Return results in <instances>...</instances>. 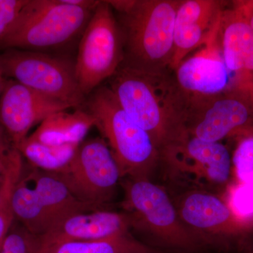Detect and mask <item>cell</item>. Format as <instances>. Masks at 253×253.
<instances>
[{
	"label": "cell",
	"mask_w": 253,
	"mask_h": 253,
	"mask_svg": "<svg viewBox=\"0 0 253 253\" xmlns=\"http://www.w3.org/2000/svg\"><path fill=\"white\" fill-rule=\"evenodd\" d=\"M109 81L118 104L148 133L159 152L186 134L189 98L176 84L172 71L148 74L120 67Z\"/></svg>",
	"instance_id": "obj_1"
},
{
	"label": "cell",
	"mask_w": 253,
	"mask_h": 253,
	"mask_svg": "<svg viewBox=\"0 0 253 253\" xmlns=\"http://www.w3.org/2000/svg\"><path fill=\"white\" fill-rule=\"evenodd\" d=\"M181 0L108 1L122 32L121 67L141 73L172 72L174 29Z\"/></svg>",
	"instance_id": "obj_2"
},
{
	"label": "cell",
	"mask_w": 253,
	"mask_h": 253,
	"mask_svg": "<svg viewBox=\"0 0 253 253\" xmlns=\"http://www.w3.org/2000/svg\"><path fill=\"white\" fill-rule=\"evenodd\" d=\"M83 106L94 117L95 126L107 143L121 178L149 180L160 162L159 151L148 133L121 107L109 86L95 89Z\"/></svg>",
	"instance_id": "obj_3"
},
{
	"label": "cell",
	"mask_w": 253,
	"mask_h": 253,
	"mask_svg": "<svg viewBox=\"0 0 253 253\" xmlns=\"http://www.w3.org/2000/svg\"><path fill=\"white\" fill-rule=\"evenodd\" d=\"M94 11L63 0H27L0 41V49H59L82 36Z\"/></svg>",
	"instance_id": "obj_4"
},
{
	"label": "cell",
	"mask_w": 253,
	"mask_h": 253,
	"mask_svg": "<svg viewBox=\"0 0 253 253\" xmlns=\"http://www.w3.org/2000/svg\"><path fill=\"white\" fill-rule=\"evenodd\" d=\"M5 78L71 108L79 109L86 97L78 83L76 61L39 51L7 49L0 54Z\"/></svg>",
	"instance_id": "obj_5"
},
{
	"label": "cell",
	"mask_w": 253,
	"mask_h": 253,
	"mask_svg": "<svg viewBox=\"0 0 253 253\" xmlns=\"http://www.w3.org/2000/svg\"><path fill=\"white\" fill-rule=\"evenodd\" d=\"M184 129L189 135L208 142L253 136L251 90L231 86L219 94L190 98Z\"/></svg>",
	"instance_id": "obj_6"
},
{
	"label": "cell",
	"mask_w": 253,
	"mask_h": 253,
	"mask_svg": "<svg viewBox=\"0 0 253 253\" xmlns=\"http://www.w3.org/2000/svg\"><path fill=\"white\" fill-rule=\"evenodd\" d=\"M123 61L122 32L108 1H101L82 35L76 73L86 97L109 80Z\"/></svg>",
	"instance_id": "obj_7"
},
{
	"label": "cell",
	"mask_w": 253,
	"mask_h": 253,
	"mask_svg": "<svg viewBox=\"0 0 253 253\" xmlns=\"http://www.w3.org/2000/svg\"><path fill=\"white\" fill-rule=\"evenodd\" d=\"M123 207L130 214L134 227L141 228L174 249H195L201 240L182 222L166 191L148 179L125 183Z\"/></svg>",
	"instance_id": "obj_8"
},
{
	"label": "cell",
	"mask_w": 253,
	"mask_h": 253,
	"mask_svg": "<svg viewBox=\"0 0 253 253\" xmlns=\"http://www.w3.org/2000/svg\"><path fill=\"white\" fill-rule=\"evenodd\" d=\"M62 181L78 199L103 208L121 178L117 163L104 138L84 140L66 168L48 172Z\"/></svg>",
	"instance_id": "obj_9"
},
{
	"label": "cell",
	"mask_w": 253,
	"mask_h": 253,
	"mask_svg": "<svg viewBox=\"0 0 253 253\" xmlns=\"http://www.w3.org/2000/svg\"><path fill=\"white\" fill-rule=\"evenodd\" d=\"M173 177L199 185H221L230 176L232 159L220 142H208L186 133L159 152Z\"/></svg>",
	"instance_id": "obj_10"
},
{
	"label": "cell",
	"mask_w": 253,
	"mask_h": 253,
	"mask_svg": "<svg viewBox=\"0 0 253 253\" xmlns=\"http://www.w3.org/2000/svg\"><path fill=\"white\" fill-rule=\"evenodd\" d=\"M181 220L202 240H241L253 233V220L240 217L225 201L202 191L186 194L176 208Z\"/></svg>",
	"instance_id": "obj_11"
},
{
	"label": "cell",
	"mask_w": 253,
	"mask_h": 253,
	"mask_svg": "<svg viewBox=\"0 0 253 253\" xmlns=\"http://www.w3.org/2000/svg\"><path fill=\"white\" fill-rule=\"evenodd\" d=\"M72 109L20 84L6 80L0 96V126L14 146L28 137L30 130L46 118L60 111Z\"/></svg>",
	"instance_id": "obj_12"
},
{
	"label": "cell",
	"mask_w": 253,
	"mask_h": 253,
	"mask_svg": "<svg viewBox=\"0 0 253 253\" xmlns=\"http://www.w3.org/2000/svg\"><path fill=\"white\" fill-rule=\"evenodd\" d=\"M226 4L217 0H181L174 21L172 71L190 53L217 36Z\"/></svg>",
	"instance_id": "obj_13"
},
{
	"label": "cell",
	"mask_w": 253,
	"mask_h": 253,
	"mask_svg": "<svg viewBox=\"0 0 253 253\" xmlns=\"http://www.w3.org/2000/svg\"><path fill=\"white\" fill-rule=\"evenodd\" d=\"M134 221L128 213L99 211L70 216L44 235H31L33 253L39 250L71 241H94L128 234Z\"/></svg>",
	"instance_id": "obj_14"
},
{
	"label": "cell",
	"mask_w": 253,
	"mask_h": 253,
	"mask_svg": "<svg viewBox=\"0 0 253 253\" xmlns=\"http://www.w3.org/2000/svg\"><path fill=\"white\" fill-rule=\"evenodd\" d=\"M176 84L190 98L212 96L233 86L218 34L194 54L187 56L172 71Z\"/></svg>",
	"instance_id": "obj_15"
},
{
	"label": "cell",
	"mask_w": 253,
	"mask_h": 253,
	"mask_svg": "<svg viewBox=\"0 0 253 253\" xmlns=\"http://www.w3.org/2000/svg\"><path fill=\"white\" fill-rule=\"evenodd\" d=\"M218 42L233 86L251 90L253 83V30L231 5L223 11Z\"/></svg>",
	"instance_id": "obj_16"
},
{
	"label": "cell",
	"mask_w": 253,
	"mask_h": 253,
	"mask_svg": "<svg viewBox=\"0 0 253 253\" xmlns=\"http://www.w3.org/2000/svg\"><path fill=\"white\" fill-rule=\"evenodd\" d=\"M96 126L94 117L83 107L73 112L55 113L39 125L28 136L33 140L49 146L80 145L89 130Z\"/></svg>",
	"instance_id": "obj_17"
},
{
	"label": "cell",
	"mask_w": 253,
	"mask_h": 253,
	"mask_svg": "<svg viewBox=\"0 0 253 253\" xmlns=\"http://www.w3.org/2000/svg\"><path fill=\"white\" fill-rule=\"evenodd\" d=\"M28 177L34 184L33 188L51 218L53 226L73 214L93 212L102 208L78 199L62 181L49 173L39 172L36 169Z\"/></svg>",
	"instance_id": "obj_18"
},
{
	"label": "cell",
	"mask_w": 253,
	"mask_h": 253,
	"mask_svg": "<svg viewBox=\"0 0 253 253\" xmlns=\"http://www.w3.org/2000/svg\"><path fill=\"white\" fill-rule=\"evenodd\" d=\"M23 178L21 174L13 190L11 208L14 219L22 223L31 235L38 237L50 230L53 222L36 190L28 186L27 179Z\"/></svg>",
	"instance_id": "obj_19"
},
{
	"label": "cell",
	"mask_w": 253,
	"mask_h": 253,
	"mask_svg": "<svg viewBox=\"0 0 253 253\" xmlns=\"http://www.w3.org/2000/svg\"><path fill=\"white\" fill-rule=\"evenodd\" d=\"M36 253H153L130 234L94 241H71L48 246Z\"/></svg>",
	"instance_id": "obj_20"
},
{
	"label": "cell",
	"mask_w": 253,
	"mask_h": 253,
	"mask_svg": "<svg viewBox=\"0 0 253 253\" xmlns=\"http://www.w3.org/2000/svg\"><path fill=\"white\" fill-rule=\"evenodd\" d=\"M78 146H49L28 136L16 146V149L34 167L46 172H56L66 168L71 162Z\"/></svg>",
	"instance_id": "obj_21"
},
{
	"label": "cell",
	"mask_w": 253,
	"mask_h": 253,
	"mask_svg": "<svg viewBox=\"0 0 253 253\" xmlns=\"http://www.w3.org/2000/svg\"><path fill=\"white\" fill-rule=\"evenodd\" d=\"M22 157V155L18 150L15 151L10 159L4 173L3 180L4 194L0 204V248L4 242L5 238L9 234L10 228L14 219V213L11 208V194L23 173Z\"/></svg>",
	"instance_id": "obj_22"
},
{
	"label": "cell",
	"mask_w": 253,
	"mask_h": 253,
	"mask_svg": "<svg viewBox=\"0 0 253 253\" xmlns=\"http://www.w3.org/2000/svg\"><path fill=\"white\" fill-rule=\"evenodd\" d=\"M232 163L241 183L253 181V136L239 139L233 156Z\"/></svg>",
	"instance_id": "obj_23"
},
{
	"label": "cell",
	"mask_w": 253,
	"mask_h": 253,
	"mask_svg": "<svg viewBox=\"0 0 253 253\" xmlns=\"http://www.w3.org/2000/svg\"><path fill=\"white\" fill-rule=\"evenodd\" d=\"M26 2L27 0H0V41Z\"/></svg>",
	"instance_id": "obj_24"
},
{
	"label": "cell",
	"mask_w": 253,
	"mask_h": 253,
	"mask_svg": "<svg viewBox=\"0 0 253 253\" xmlns=\"http://www.w3.org/2000/svg\"><path fill=\"white\" fill-rule=\"evenodd\" d=\"M0 253H33L31 234L9 233L0 248Z\"/></svg>",
	"instance_id": "obj_25"
},
{
	"label": "cell",
	"mask_w": 253,
	"mask_h": 253,
	"mask_svg": "<svg viewBox=\"0 0 253 253\" xmlns=\"http://www.w3.org/2000/svg\"><path fill=\"white\" fill-rule=\"evenodd\" d=\"M16 149L6 131L0 126V182L4 179L5 171Z\"/></svg>",
	"instance_id": "obj_26"
},
{
	"label": "cell",
	"mask_w": 253,
	"mask_h": 253,
	"mask_svg": "<svg viewBox=\"0 0 253 253\" xmlns=\"http://www.w3.org/2000/svg\"><path fill=\"white\" fill-rule=\"evenodd\" d=\"M231 5L253 30V0H236L231 1Z\"/></svg>",
	"instance_id": "obj_27"
},
{
	"label": "cell",
	"mask_w": 253,
	"mask_h": 253,
	"mask_svg": "<svg viewBox=\"0 0 253 253\" xmlns=\"http://www.w3.org/2000/svg\"><path fill=\"white\" fill-rule=\"evenodd\" d=\"M6 79L5 78L4 73H3L2 69H1V64H0V96L1 93L4 90L5 84H6Z\"/></svg>",
	"instance_id": "obj_28"
},
{
	"label": "cell",
	"mask_w": 253,
	"mask_h": 253,
	"mask_svg": "<svg viewBox=\"0 0 253 253\" xmlns=\"http://www.w3.org/2000/svg\"><path fill=\"white\" fill-rule=\"evenodd\" d=\"M4 180V179H3ZM3 194H4V183L3 181L0 182V204H1V199H2Z\"/></svg>",
	"instance_id": "obj_29"
},
{
	"label": "cell",
	"mask_w": 253,
	"mask_h": 253,
	"mask_svg": "<svg viewBox=\"0 0 253 253\" xmlns=\"http://www.w3.org/2000/svg\"><path fill=\"white\" fill-rule=\"evenodd\" d=\"M251 94H252V96L253 97V83L252 86H251Z\"/></svg>",
	"instance_id": "obj_30"
},
{
	"label": "cell",
	"mask_w": 253,
	"mask_h": 253,
	"mask_svg": "<svg viewBox=\"0 0 253 253\" xmlns=\"http://www.w3.org/2000/svg\"><path fill=\"white\" fill-rule=\"evenodd\" d=\"M249 253H253V249L252 250V251H251V252H250Z\"/></svg>",
	"instance_id": "obj_31"
}]
</instances>
